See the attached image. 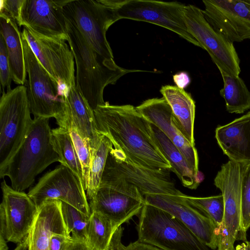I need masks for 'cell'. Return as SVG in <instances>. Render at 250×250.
<instances>
[{
	"label": "cell",
	"mask_w": 250,
	"mask_h": 250,
	"mask_svg": "<svg viewBox=\"0 0 250 250\" xmlns=\"http://www.w3.org/2000/svg\"><path fill=\"white\" fill-rule=\"evenodd\" d=\"M94 113L99 132L107 137L125 160L152 170L171 169L157 144L151 123L131 104L105 102Z\"/></svg>",
	"instance_id": "6da1fadb"
},
{
	"label": "cell",
	"mask_w": 250,
	"mask_h": 250,
	"mask_svg": "<svg viewBox=\"0 0 250 250\" xmlns=\"http://www.w3.org/2000/svg\"><path fill=\"white\" fill-rule=\"evenodd\" d=\"M66 19L67 42L76 66V85L94 111L105 104L103 94L109 84H114L123 75L134 71L118 66L89 45L77 26Z\"/></svg>",
	"instance_id": "7a4b0ae2"
},
{
	"label": "cell",
	"mask_w": 250,
	"mask_h": 250,
	"mask_svg": "<svg viewBox=\"0 0 250 250\" xmlns=\"http://www.w3.org/2000/svg\"><path fill=\"white\" fill-rule=\"evenodd\" d=\"M49 119L34 118L22 143L0 171V177L8 176L11 187L23 191L35 181L36 176L50 165L60 162L51 141Z\"/></svg>",
	"instance_id": "3957f363"
},
{
	"label": "cell",
	"mask_w": 250,
	"mask_h": 250,
	"mask_svg": "<svg viewBox=\"0 0 250 250\" xmlns=\"http://www.w3.org/2000/svg\"><path fill=\"white\" fill-rule=\"evenodd\" d=\"M170 170H152L125 160L113 147L109 152L99 187L113 188L144 202L147 194L181 195L170 174Z\"/></svg>",
	"instance_id": "277c9868"
},
{
	"label": "cell",
	"mask_w": 250,
	"mask_h": 250,
	"mask_svg": "<svg viewBox=\"0 0 250 250\" xmlns=\"http://www.w3.org/2000/svg\"><path fill=\"white\" fill-rule=\"evenodd\" d=\"M138 240L162 250H210L181 220L145 204L137 226Z\"/></svg>",
	"instance_id": "5b68a950"
},
{
	"label": "cell",
	"mask_w": 250,
	"mask_h": 250,
	"mask_svg": "<svg viewBox=\"0 0 250 250\" xmlns=\"http://www.w3.org/2000/svg\"><path fill=\"white\" fill-rule=\"evenodd\" d=\"M21 36L31 113L34 118H54L60 127L67 129L62 90L39 61L22 33Z\"/></svg>",
	"instance_id": "8992f818"
},
{
	"label": "cell",
	"mask_w": 250,
	"mask_h": 250,
	"mask_svg": "<svg viewBox=\"0 0 250 250\" xmlns=\"http://www.w3.org/2000/svg\"><path fill=\"white\" fill-rule=\"evenodd\" d=\"M246 166L229 160L221 166L214 179L224 206L223 222L217 229V250H235V241H247L243 233L242 211V184Z\"/></svg>",
	"instance_id": "52a82bcc"
},
{
	"label": "cell",
	"mask_w": 250,
	"mask_h": 250,
	"mask_svg": "<svg viewBox=\"0 0 250 250\" xmlns=\"http://www.w3.org/2000/svg\"><path fill=\"white\" fill-rule=\"evenodd\" d=\"M113 8L118 20L126 19L156 24L201 47L188 33L184 18L186 5L178 1L152 0H102Z\"/></svg>",
	"instance_id": "ba28073f"
},
{
	"label": "cell",
	"mask_w": 250,
	"mask_h": 250,
	"mask_svg": "<svg viewBox=\"0 0 250 250\" xmlns=\"http://www.w3.org/2000/svg\"><path fill=\"white\" fill-rule=\"evenodd\" d=\"M62 9L65 18L77 26L92 48L114 60L106 33L118 21L115 11L102 0H66Z\"/></svg>",
	"instance_id": "9c48e42d"
},
{
	"label": "cell",
	"mask_w": 250,
	"mask_h": 250,
	"mask_svg": "<svg viewBox=\"0 0 250 250\" xmlns=\"http://www.w3.org/2000/svg\"><path fill=\"white\" fill-rule=\"evenodd\" d=\"M31 114L26 86L20 85L2 92L0 100V171L27 135L33 121Z\"/></svg>",
	"instance_id": "30bf717a"
},
{
	"label": "cell",
	"mask_w": 250,
	"mask_h": 250,
	"mask_svg": "<svg viewBox=\"0 0 250 250\" xmlns=\"http://www.w3.org/2000/svg\"><path fill=\"white\" fill-rule=\"evenodd\" d=\"M184 18L188 33L207 51L219 71L239 76L240 59L233 43L208 21L202 10L194 5H186Z\"/></svg>",
	"instance_id": "8fae6325"
},
{
	"label": "cell",
	"mask_w": 250,
	"mask_h": 250,
	"mask_svg": "<svg viewBox=\"0 0 250 250\" xmlns=\"http://www.w3.org/2000/svg\"><path fill=\"white\" fill-rule=\"evenodd\" d=\"M22 34L41 64L62 90L76 84L74 57L66 41L42 35L24 27Z\"/></svg>",
	"instance_id": "7c38bea8"
},
{
	"label": "cell",
	"mask_w": 250,
	"mask_h": 250,
	"mask_svg": "<svg viewBox=\"0 0 250 250\" xmlns=\"http://www.w3.org/2000/svg\"><path fill=\"white\" fill-rule=\"evenodd\" d=\"M28 194L38 208L45 201L55 199L73 206L88 217L91 213L80 180L69 168L61 164L42 176Z\"/></svg>",
	"instance_id": "4fadbf2b"
},
{
	"label": "cell",
	"mask_w": 250,
	"mask_h": 250,
	"mask_svg": "<svg viewBox=\"0 0 250 250\" xmlns=\"http://www.w3.org/2000/svg\"><path fill=\"white\" fill-rule=\"evenodd\" d=\"M202 12L208 21L228 40L250 39V0H204Z\"/></svg>",
	"instance_id": "5bb4252c"
},
{
	"label": "cell",
	"mask_w": 250,
	"mask_h": 250,
	"mask_svg": "<svg viewBox=\"0 0 250 250\" xmlns=\"http://www.w3.org/2000/svg\"><path fill=\"white\" fill-rule=\"evenodd\" d=\"M181 195L147 194L146 204L159 208L184 223L194 235L209 249L218 247L217 227L208 217L190 205Z\"/></svg>",
	"instance_id": "9a60e30c"
},
{
	"label": "cell",
	"mask_w": 250,
	"mask_h": 250,
	"mask_svg": "<svg viewBox=\"0 0 250 250\" xmlns=\"http://www.w3.org/2000/svg\"><path fill=\"white\" fill-rule=\"evenodd\" d=\"M2 192L0 213L4 216L8 242H22L28 236L37 216L38 208L28 194L1 183Z\"/></svg>",
	"instance_id": "2e32d148"
},
{
	"label": "cell",
	"mask_w": 250,
	"mask_h": 250,
	"mask_svg": "<svg viewBox=\"0 0 250 250\" xmlns=\"http://www.w3.org/2000/svg\"><path fill=\"white\" fill-rule=\"evenodd\" d=\"M66 0H23L19 26L67 41V24L63 12Z\"/></svg>",
	"instance_id": "e0dca14e"
},
{
	"label": "cell",
	"mask_w": 250,
	"mask_h": 250,
	"mask_svg": "<svg viewBox=\"0 0 250 250\" xmlns=\"http://www.w3.org/2000/svg\"><path fill=\"white\" fill-rule=\"evenodd\" d=\"M136 107L143 116L160 129L180 150L197 178L199 171L197 149L190 145L182 133L166 100L164 97L147 99Z\"/></svg>",
	"instance_id": "ac0fdd59"
},
{
	"label": "cell",
	"mask_w": 250,
	"mask_h": 250,
	"mask_svg": "<svg viewBox=\"0 0 250 250\" xmlns=\"http://www.w3.org/2000/svg\"><path fill=\"white\" fill-rule=\"evenodd\" d=\"M63 97L66 129L75 128L91 151L97 147L103 135L98 130L93 110L76 84Z\"/></svg>",
	"instance_id": "d6986e66"
},
{
	"label": "cell",
	"mask_w": 250,
	"mask_h": 250,
	"mask_svg": "<svg viewBox=\"0 0 250 250\" xmlns=\"http://www.w3.org/2000/svg\"><path fill=\"white\" fill-rule=\"evenodd\" d=\"M91 212H98L117 228L140 213L145 202L110 188L99 187L89 200Z\"/></svg>",
	"instance_id": "ffe728a7"
},
{
	"label": "cell",
	"mask_w": 250,
	"mask_h": 250,
	"mask_svg": "<svg viewBox=\"0 0 250 250\" xmlns=\"http://www.w3.org/2000/svg\"><path fill=\"white\" fill-rule=\"evenodd\" d=\"M54 234L71 237L63 219L61 201H45L38 208L36 217L28 235L29 250H49Z\"/></svg>",
	"instance_id": "44dd1931"
},
{
	"label": "cell",
	"mask_w": 250,
	"mask_h": 250,
	"mask_svg": "<svg viewBox=\"0 0 250 250\" xmlns=\"http://www.w3.org/2000/svg\"><path fill=\"white\" fill-rule=\"evenodd\" d=\"M215 137L230 161L250 164V111L230 123L218 125Z\"/></svg>",
	"instance_id": "7402d4cb"
},
{
	"label": "cell",
	"mask_w": 250,
	"mask_h": 250,
	"mask_svg": "<svg viewBox=\"0 0 250 250\" xmlns=\"http://www.w3.org/2000/svg\"><path fill=\"white\" fill-rule=\"evenodd\" d=\"M0 34L6 43L12 80L24 85L26 70L21 32L15 20L0 13Z\"/></svg>",
	"instance_id": "603a6c76"
},
{
	"label": "cell",
	"mask_w": 250,
	"mask_h": 250,
	"mask_svg": "<svg viewBox=\"0 0 250 250\" xmlns=\"http://www.w3.org/2000/svg\"><path fill=\"white\" fill-rule=\"evenodd\" d=\"M160 92L170 105L181 131L192 146H195L194 123L195 102L191 95L176 86H163Z\"/></svg>",
	"instance_id": "cb8c5ba5"
},
{
	"label": "cell",
	"mask_w": 250,
	"mask_h": 250,
	"mask_svg": "<svg viewBox=\"0 0 250 250\" xmlns=\"http://www.w3.org/2000/svg\"><path fill=\"white\" fill-rule=\"evenodd\" d=\"M151 126L158 147L171 167V171L185 187L196 189L200 183L183 154L160 129L152 124Z\"/></svg>",
	"instance_id": "d4e9b609"
},
{
	"label": "cell",
	"mask_w": 250,
	"mask_h": 250,
	"mask_svg": "<svg viewBox=\"0 0 250 250\" xmlns=\"http://www.w3.org/2000/svg\"><path fill=\"white\" fill-rule=\"evenodd\" d=\"M223 87L220 91L224 99L227 111L230 113L242 114L250 109V91L239 77L220 71Z\"/></svg>",
	"instance_id": "484cf974"
},
{
	"label": "cell",
	"mask_w": 250,
	"mask_h": 250,
	"mask_svg": "<svg viewBox=\"0 0 250 250\" xmlns=\"http://www.w3.org/2000/svg\"><path fill=\"white\" fill-rule=\"evenodd\" d=\"M51 141L60 157V164L69 168L83 187L82 167L69 130L60 127L52 129Z\"/></svg>",
	"instance_id": "4316f807"
},
{
	"label": "cell",
	"mask_w": 250,
	"mask_h": 250,
	"mask_svg": "<svg viewBox=\"0 0 250 250\" xmlns=\"http://www.w3.org/2000/svg\"><path fill=\"white\" fill-rule=\"evenodd\" d=\"M117 228L110 219L101 213L91 212L86 242L93 250H108L111 238Z\"/></svg>",
	"instance_id": "83f0119b"
},
{
	"label": "cell",
	"mask_w": 250,
	"mask_h": 250,
	"mask_svg": "<svg viewBox=\"0 0 250 250\" xmlns=\"http://www.w3.org/2000/svg\"><path fill=\"white\" fill-rule=\"evenodd\" d=\"M113 147L111 141L103 135L97 147L90 151L91 164L86 195L89 200L99 188L101 177L109 151Z\"/></svg>",
	"instance_id": "f1b7e54d"
},
{
	"label": "cell",
	"mask_w": 250,
	"mask_h": 250,
	"mask_svg": "<svg viewBox=\"0 0 250 250\" xmlns=\"http://www.w3.org/2000/svg\"><path fill=\"white\" fill-rule=\"evenodd\" d=\"M184 199L190 205L210 218L217 229L222 225L224 216V200L221 194L206 197L190 196L184 194Z\"/></svg>",
	"instance_id": "f546056e"
},
{
	"label": "cell",
	"mask_w": 250,
	"mask_h": 250,
	"mask_svg": "<svg viewBox=\"0 0 250 250\" xmlns=\"http://www.w3.org/2000/svg\"><path fill=\"white\" fill-rule=\"evenodd\" d=\"M61 211L66 227L71 237L86 241L89 217L62 201H61Z\"/></svg>",
	"instance_id": "4dcf8cb0"
},
{
	"label": "cell",
	"mask_w": 250,
	"mask_h": 250,
	"mask_svg": "<svg viewBox=\"0 0 250 250\" xmlns=\"http://www.w3.org/2000/svg\"><path fill=\"white\" fill-rule=\"evenodd\" d=\"M69 131L82 166L83 187L86 191L91 164L90 152L86 143L77 130L74 127H72Z\"/></svg>",
	"instance_id": "1f68e13d"
},
{
	"label": "cell",
	"mask_w": 250,
	"mask_h": 250,
	"mask_svg": "<svg viewBox=\"0 0 250 250\" xmlns=\"http://www.w3.org/2000/svg\"><path fill=\"white\" fill-rule=\"evenodd\" d=\"M242 227L244 235L250 228V164L244 170L242 184Z\"/></svg>",
	"instance_id": "d6a6232c"
},
{
	"label": "cell",
	"mask_w": 250,
	"mask_h": 250,
	"mask_svg": "<svg viewBox=\"0 0 250 250\" xmlns=\"http://www.w3.org/2000/svg\"><path fill=\"white\" fill-rule=\"evenodd\" d=\"M0 80L2 92L11 89L12 80L6 45L2 36L0 35Z\"/></svg>",
	"instance_id": "836d02e7"
},
{
	"label": "cell",
	"mask_w": 250,
	"mask_h": 250,
	"mask_svg": "<svg viewBox=\"0 0 250 250\" xmlns=\"http://www.w3.org/2000/svg\"><path fill=\"white\" fill-rule=\"evenodd\" d=\"M123 231L121 226L116 229L111 238L108 250H162L153 245L138 241L125 246L121 241Z\"/></svg>",
	"instance_id": "e575fe53"
},
{
	"label": "cell",
	"mask_w": 250,
	"mask_h": 250,
	"mask_svg": "<svg viewBox=\"0 0 250 250\" xmlns=\"http://www.w3.org/2000/svg\"><path fill=\"white\" fill-rule=\"evenodd\" d=\"M23 1V0H1L0 13L12 18L18 24Z\"/></svg>",
	"instance_id": "d590c367"
},
{
	"label": "cell",
	"mask_w": 250,
	"mask_h": 250,
	"mask_svg": "<svg viewBox=\"0 0 250 250\" xmlns=\"http://www.w3.org/2000/svg\"><path fill=\"white\" fill-rule=\"evenodd\" d=\"M62 250H93L85 241L75 239L71 237Z\"/></svg>",
	"instance_id": "8d00e7d4"
},
{
	"label": "cell",
	"mask_w": 250,
	"mask_h": 250,
	"mask_svg": "<svg viewBox=\"0 0 250 250\" xmlns=\"http://www.w3.org/2000/svg\"><path fill=\"white\" fill-rule=\"evenodd\" d=\"M71 238L63 234H54L52 235L49 250H62L65 243Z\"/></svg>",
	"instance_id": "74e56055"
},
{
	"label": "cell",
	"mask_w": 250,
	"mask_h": 250,
	"mask_svg": "<svg viewBox=\"0 0 250 250\" xmlns=\"http://www.w3.org/2000/svg\"><path fill=\"white\" fill-rule=\"evenodd\" d=\"M173 79L176 86L184 89L189 84L190 80L188 74L186 72H180L173 75Z\"/></svg>",
	"instance_id": "f35d334b"
},
{
	"label": "cell",
	"mask_w": 250,
	"mask_h": 250,
	"mask_svg": "<svg viewBox=\"0 0 250 250\" xmlns=\"http://www.w3.org/2000/svg\"><path fill=\"white\" fill-rule=\"evenodd\" d=\"M14 250H29L28 237L22 242L18 244Z\"/></svg>",
	"instance_id": "ab89813d"
},
{
	"label": "cell",
	"mask_w": 250,
	"mask_h": 250,
	"mask_svg": "<svg viewBox=\"0 0 250 250\" xmlns=\"http://www.w3.org/2000/svg\"><path fill=\"white\" fill-rule=\"evenodd\" d=\"M235 250H250L249 241H244L241 244L237 245L235 248Z\"/></svg>",
	"instance_id": "60d3db41"
},
{
	"label": "cell",
	"mask_w": 250,
	"mask_h": 250,
	"mask_svg": "<svg viewBox=\"0 0 250 250\" xmlns=\"http://www.w3.org/2000/svg\"><path fill=\"white\" fill-rule=\"evenodd\" d=\"M249 245L250 246V241H249Z\"/></svg>",
	"instance_id": "b9f144b4"
}]
</instances>
